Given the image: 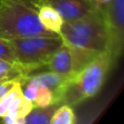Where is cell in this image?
I'll return each instance as SVG.
<instances>
[{"instance_id":"7a4b0ae2","label":"cell","mask_w":124,"mask_h":124,"mask_svg":"<svg viewBox=\"0 0 124 124\" xmlns=\"http://www.w3.org/2000/svg\"><path fill=\"white\" fill-rule=\"evenodd\" d=\"M39 35H56L41 25L37 7L31 0L0 1V37L6 40Z\"/></svg>"},{"instance_id":"5bb4252c","label":"cell","mask_w":124,"mask_h":124,"mask_svg":"<svg viewBox=\"0 0 124 124\" xmlns=\"http://www.w3.org/2000/svg\"><path fill=\"white\" fill-rule=\"evenodd\" d=\"M37 86H38L37 94L34 101H33L34 107L45 108V107H49L51 105H56L54 101V94H52L51 90L44 85H37Z\"/></svg>"},{"instance_id":"7c38bea8","label":"cell","mask_w":124,"mask_h":124,"mask_svg":"<svg viewBox=\"0 0 124 124\" xmlns=\"http://www.w3.org/2000/svg\"><path fill=\"white\" fill-rule=\"evenodd\" d=\"M26 73L19 64L11 63L9 61L0 59V82L9 79H23Z\"/></svg>"},{"instance_id":"ac0fdd59","label":"cell","mask_w":124,"mask_h":124,"mask_svg":"<svg viewBox=\"0 0 124 124\" xmlns=\"http://www.w3.org/2000/svg\"><path fill=\"white\" fill-rule=\"evenodd\" d=\"M96 1V3H97V6H99V7H103V6H106L107 3H109L111 0H95Z\"/></svg>"},{"instance_id":"2e32d148","label":"cell","mask_w":124,"mask_h":124,"mask_svg":"<svg viewBox=\"0 0 124 124\" xmlns=\"http://www.w3.org/2000/svg\"><path fill=\"white\" fill-rule=\"evenodd\" d=\"M0 59L9 61L14 64H19L10 43L8 40H6V39L1 38V37H0Z\"/></svg>"},{"instance_id":"e0dca14e","label":"cell","mask_w":124,"mask_h":124,"mask_svg":"<svg viewBox=\"0 0 124 124\" xmlns=\"http://www.w3.org/2000/svg\"><path fill=\"white\" fill-rule=\"evenodd\" d=\"M17 82H21V84H22L21 79H9V81L0 82V99H1L4 95L8 94Z\"/></svg>"},{"instance_id":"277c9868","label":"cell","mask_w":124,"mask_h":124,"mask_svg":"<svg viewBox=\"0 0 124 124\" xmlns=\"http://www.w3.org/2000/svg\"><path fill=\"white\" fill-rule=\"evenodd\" d=\"M8 41L26 76L47 65L51 56L63 43L59 35H39Z\"/></svg>"},{"instance_id":"ffe728a7","label":"cell","mask_w":124,"mask_h":124,"mask_svg":"<svg viewBox=\"0 0 124 124\" xmlns=\"http://www.w3.org/2000/svg\"><path fill=\"white\" fill-rule=\"evenodd\" d=\"M0 1H1V0H0Z\"/></svg>"},{"instance_id":"8992f818","label":"cell","mask_w":124,"mask_h":124,"mask_svg":"<svg viewBox=\"0 0 124 124\" xmlns=\"http://www.w3.org/2000/svg\"><path fill=\"white\" fill-rule=\"evenodd\" d=\"M102 9L109 35V54L116 62L123 51L124 0H111Z\"/></svg>"},{"instance_id":"6da1fadb","label":"cell","mask_w":124,"mask_h":124,"mask_svg":"<svg viewBox=\"0 0 124 124\" xmlns=\"http://www.w3.org/2000/svg\"><path fill=\"white\" fill-rule=\"evenodd\" d=\"M62 41L69 46L97 52H109V35L102 7L72 22H63L59 33Z\"/></svg>"},{"instance_id":"52a82bcc","label":"cell","mask_w":124,"mask_h":124,"mask_svg":"<svg viewBox=\"0 0 124 124\" xmlns=\"http://www.w3.org/2000/svg\"><path fill=\"white\" fill-rule=\"evenodd\" d=\"M35 6L47 4L61 15L63 22L81 19L97 8L95 0H31Z\"/></svg>"},{"instance_id":"3957f363","label":"cell","mask_w":124,"mask_h":124,"mask_svg":"<svg viewBox=\"0 0 124 124\" xmlns=\"http://www.w3.org/2000/svg\"><path fill=\"white\" fill-rule=\"evenodd\" d=\"M116 62L108 51L101 52L74 78H72L64 92L62 103L74 106L93 98L102 88L111 66ZM61 103V105H62Z\"/></svg>"},{"instance_id":"9a60e30c","label":"cell","mask_w":124,"mask_h":124,"mask_svg":"<svg viewBox=\"0 0 124 124\" xmlns=\"http://www.w3.org/2000/svg\"><path fill=\"white\" fill-rule=\"evenodd\" d=\"M21 89H22V84H21V82H17V83L12 87V89L0 99V119L3 118V116L7 114V112H8V110H9V108H10L11 103H12L13 99L15 98L16 94Z\"/></svg>"},{"instance_id":"5b68a950","label":"cell","mask_w":124,"mask_h":124,"mask_svg":"<svg viewBox=\"0 0 124 124\" xmlns=\"http://www.w3.org/2000/svg\"><path fill=\"white\" fill-rule=\"evenodd\" d=\"M101 52L77 48L62 43L51 56L47 68L49 71L72 79Z\"/></svg>"},{"instance_id":"4fadbf2b","label":"cell","mask_w":124,"mask_h":124,"mask_svg":"<svg viewBox=\"0 0 124 124\" xmlns=\"http://www.w3.org/2000/svg\"><path fill=\"white\" fill-rule=\"evenodd\" d=\"M75 113L72 107L62 103L54 112L49 124H75Z\"/></svg>"},{"instance_id":"30bf717a","label":"cell","mask_w":124,"mask_h":124,"mask_svg":"<svg viewBox=\"0 0 124 124\" xmlns=\"http://www.w3.org/2000/svg\"><path fill=\"white\" fill-rule=\"evenodd\" d=\"M33 108H34L33 102L27 100L26 98H24L23 94H22V89H21L16 94L15 98L13 99L12 103H11L6 116H9L14 119H24L30 113Z\"/></svg>"},{"instance_id":"9c48e42d","label":"cell","mask_w":124,"mask_h":124,"mask_svg":"<svg viewBox=\"0 0 124 124\" xmlns=\"http://www.w3.org/2000/svg\"><path fill=\"white\" fill-rule=\"evenodd\" d=\"M37 14L45 30L52 34L59 35L63 24V20L54 8L47 4H39L37 6Z\"/></svg>"},{"instance_id":"d6986e66","label":"cell","mask_w":124,"mask_h":124,"mask_svg":"<svg viewBox=\"0 0 124 124\" xmlns=\"http://www.w3.org/2000/svg\"><path fill=\"white\" fill-rule=\"evenodd\" d=\"M19 124H23V123H19Z\"/></svg>"},{"instance_id":"ba28073f","label":"cell","mask_w":124,"mask_h":124,"mask_svg":"<svg viewBox=\"0 0 124 124\" xmlns=\"http://www.w3.org/2000/svg\"><path fill=\"white\" fill-rule=\"evenodd\" d=\"M71 79L62 76L60 74L48 71V72H40L37 74H28L22 79V86L25 83H33L35 85H44L48 87L54 94V103L61 105L64 92L68 87Z\"/></svg>"},{"instance_id":"8fae6325","label":"cell","mask_w":124,"mask_h":124,"mask_svg":"<svg viewBox=\"0 0 124 124\" xmlns=\"http://www.w3.org/2000/svg\"><path fill=\"white\" fill-rule=\"evenodd\" d=\"M60 105H51L49 107H34L24 118V124H49L54 112Z\"/></svg>"}]
</instances>
